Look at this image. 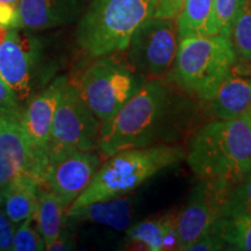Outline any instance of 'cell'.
Segmentation results:
<instances>
[{
    "instance_id": "27",
    "label": "cell",
    "mask_w": 251,
    "mask_h": 251,
    "mask_svg": "<svg viewBox=\"0 0 251 251\" xmlns=\"http://www.w3.org/2000/svg\"><path fill=\"white\" fill-rule=\"evenodd\" d=\"M14 233L15 224L8 219L0 203V251L11 250Z\"/></svg>"
},
{
    "instance_id": "33",
    "label": "cell",
    "mask_w": 251,
    "mask_h": 251,
    "mask_svg": "<svg viewBox=\"0 0 251 251\" xmlns=\"http://www.w3.org/2000/svg\"><path fill=\"white\" fill-rule=\"evenodd\" d=\"M1 200H2V192H0V203H1Z\"/></svg>"
},
{
    "instance_id": "3",
    "label": "cell",
    "mask_w": 251,
    "mask_h": 251,
    "mask_svg": "<svg viewBox=\"0 0 251 251\" xmlns=\"http://www.w3.org/2000/svg\"><path fill=\"white\" fill-rule=\"evenodd\" d=\"M185 157L186 151L181 147L169 144L127 149L114 153L106 158L86 190L69 206L67 214L91 202L133 192L158 172L178 164Z\"/></svg>"
},
{
    "instance_id": "19",
    "label": "cell",
    "mask_w": 251,
    "mask_h": 251,
    "mask_svg": "<svg viewBox=\"0 0 251 251\" xmlns=\"http://www.w3.org/2000/svg\"><path fill=\"white\" fill-rule=\"evenodd\" d=\"M65 207L51 191L39 188V202L35 213L36 226L46 244V250L62 233Z\"/></svg>"
},
{
    "instance_id": "18",
    "label": "cell",
    "mask_w": 251,
    "mask_h": 251,
    "mask_svg": "<svg viewBox=\"0 0 251 251\" xmlns=\"http://www.w3.org/2000/svg\"><path fill=\"white\" fill-rule=\"evenodd\" d=\"M127 236L150 251L177 249L176 218L166 215L161 219L140 222L128 229Z\"/></svg>"
},
{
    "instance_id": "16",
    "label": "cell",
    "mask_w": 251,
    "mask_h": 251,
    "mask_svg": "<svg viewBox=\"0 0 251 251\" xmlns=\"http://www.w3.org/2000/svg\"><path fill=\"white\" fill-rule=\"evenodd\" d=\"M39 180L30 174L14 178L2 191V208L15 225L35 215L39 202Z\"/></svg>"
},
{
    "instance_id": "8",
    "label": "cell",
    "mask_w": 251,
    "mask_h": 251,
    "mask_svg": "<svg viewBox=\"0 0 251 251\" xmlns=\"http://www.w3.org/2000/svg\"><path fill=\"white\" fill-rule=\"evenodd\" d=\"M178 45L177 19L153 17L135 31L127 59L146 77H162L172 68Z\"/></svg>"
},
{
    "instance_id": "24",
    "label": "cell",
    "mask_w": 251,
    "mask_h": 251,
    "mask_svg": "<svg viewBox=\"0 0 251 251\" xmlns=\"http://www.w3.org/2000/svg\"><path fill=\"white\" fill-rule=\"evenodd\" d=\"M34 215L21 222L20 227L15 229L11 250L13 251H42L46 249L45 241L39 229L33 227Z\"/></svg>"
},
{
    "instance_id": "21",
    "label": "cell",
    "mask_w": 251,
    "mask_h": 251,
    "mask_svg": "<svg viewBox=\"0 0 251 251\" xmlns=\"http://www.w3.org/2000/svg\"><path fill=\"white\" fill-rule=\"evenodd\" d=\"M212 230L229 249L251 251V215L221 218Z\"/></svg>"
},
{
    "instance_id": "29",
    "label": "cell",
    "mask_w": 251,
    "mask_h": 251,
    "mask_svg": "<svg viewBox=\"0 0 251 251\" xmlns=\"http://www.w3.org/2000/svg\"><path fill=\"white\" fill-rule=\"evenodd\" d=\"M183 4L184 0H157L155 17L177 19Z\"/></svg>"
},
{
    "instance_id": "22",
    "label": "cell",
    "mask_w": 251,
    "mask_h": 251,
    "mask_svg": "<svg viewBox=\"0 0 251 251\" xmlns=\"http://www.w3.org/2000/svg\"><path fill=\"white\" fill-rule=\"evenodd\" d=\"M229 39L235 52L251 63V0H241L230 27Z\"/></svg>"
},
{
    "instance_id": "7",
    "label": "cell",
    "mask_w": 251,
    "mask_h": 251,
    "mask_svg": "<svg viewBox=\"0 0 251 251\" xmlns=\"http://www.w3.org/2000/svg\"><path fill=\"white\" fill-rule=\"evenodd\" d=\"M100 121L86 105L78 86L68 81L59 98L50 134L48 162L69 151L98 148Z\"/></svg>"
},
{
    "instance_id": "20",
    "label": "cell",
    "mask_w": 251,
    "mask_h": 251,
    "mask_svg": "<svg viewBox=\"0 0 251 251\" xmlns=\"http://www.w3.org/2000/svg\"><path fill=\"white\" fill-rule=\"evenodd\" d=\"M214 0H184L177 17L178 36L212 35V18Z\"/></svg>"
},
{
    "instance_id": "15",
    "label": "cell",
    "mask_w": 251,
    "mask_h": 251,
    "mask_svg": "<svg viewBox=\"0 0 251 251\" xmlns=\"http://www.w3.org/2000/svg\"><path fill=\"white\" fill-rule=\"evenodd\" d=\"M208 102L212 113L220 120L248 114L251 108V78L237 76L231 71Z\"/></svg>"
},
{
    "instance_id": "4",
    "label": "cell",
    "mask_w": 251,
    "mask_h": 251,
    "mask_svg": "<svg viewBox=\"0 0 251 251\" xmlns=\"http://www.w3.org/2000/svg\"><path fill=\"white\" fill-rule=\"evenodd\" d=\"M157 0H92L77 29L78 45L91 57L127 50L139 28L155 17Z\"/></svg>"
},
{
    "instance_id": "23",
    "label": "cell",
    "mask_w": 251,
    "mask_h": 251,
    "mask_svg": "<svg viewBox=\"0 0 251 251\" xmlns=\"http://www.w3.org/2000/svg\"><path fill=\"white\" fill-rule=\"evenodd\" d=\"M251 215V170L228 190L224 205V218Z\"/></svg>"
},
{
    "instance_id": "11",
    "label": "cell",
    "mask_w": 251,
    "mask_h": 251,
    "mask_svg": "<svg viewBox=\"0 0 251 251\" xmlns=\"http://www.w3.org/2000/svg\"><path fill=\"white\" fill-rule=\"evenodd\" d=\"M37 56L35 39L23 33L20 27L8 28L0 43V78L20 100L29 98L34 90Z\"/></svg>"
},
{
    "instance_id": "9",
    "label": "cell",
    "mask_w": 251,
    "mask_h": 251,
    "mask_svg": "<svg viewBox=\"0 0 251 251\" xmlns=\"http://www.w3.org/2000/svg\"><path fill=\"white\" fill-rule=\"evenodd\" d=\"M228 190L202 179L194 185L184 209L176 218L177 250H188L199 238L211 233L224 218Z\"/></svg>"
},
{
    "instance_id": "13",
    "label": "cell",
    "mask_w": 251,
    "mask_h": 251,
    "mask_svg": "<svg viewBox=\"0 0 251 251\" xmlns=\"http://www.w3.org/2000/svg\"><path fill=\"white\" fill-rule=\"evenodd\" d=\"M33 153L21 122L0 121V192L14 178L33 171Z\"/></svg>"
},
{
    "instance_id": "28",
    "label": "cell",
    "mask_w": 251,
    "mask_h": 251,
    "mask_svg": "<svg viewBox=\"0 0 251 251\" xmlns=\"http://www.w3.org/2000/svg\"><path fill=\"white\" fill-rule=\"evenodd\" d=\"M226 248V244L222 238L214 231L206 234L205 236L194 242L192 246L188 248L187 251H213V250H222Z\"/></svg>"
},
{
    "instance_id": "5",
    "label": "cell",
    "mask_w": 251,
    "mask_h": 251,
    "mask_svg": "<svg viewBox=\"0 0 251 251\" xmlns=\"http://www.w3.org/2000/svg\"><path fill=\"white\" fill-rule=\"evenodd\" d=\"M237 55L229 37L218 35L179 39L168 80L197 98L208 101L234 70Z\"/></svg>"
},
{
    "instance_id": "10",
    "label": "cell",
    "mask_w": 251,
    "mask_h": 251,
    "mask_svg": "<svg viewBox=\"0 0 251 251\" xmlns=\"http://www.w3.org/2000/svg\"><path fill=\"white\" fill-rule=\"evenodd\" d=\"M69 79L59 76L50 83L42 92L28 102L21 119L25 131L29 141L33 153V171L31 175L43 184L47 165H48V148L52 121L57 108L59 98Z\"/></svg>"
},
{
    "instance_id": "2",
    "label": "cell",
    "mask_w": 251,
    "mask_h": 251,
    "mask_svg": "<svg viewBox=\"0 0 251 251\" xmlns=\"http://www.w3.org/2000/svg\"><path fill=\"white\" fill-rule=\"evenodd\" d=\"M174 108L170 90L161 80H149L100 127L98 148L102 158L122 150L149 147L168 126Z\"/></svg>"
},
{
    "instance_id": "1",
    "label": "cell",
    "mask_w": 251,
    "mask_h": 251,
    "mask_svg": "<svg viewBox=\"0 0 251 251\" xmlns=\"http://www.w3.org/2000/svg\"><path fill=\"white\" fill-rule=\"evenodd\" d=\"M186 161L198 179L233 187L251 170V120L243 115L202 126L190 141Z\"/></svg>"
},
{
    "instance_id": "6",
    "label": "cell",
    "mask_w": 251,
    "mask_h": 251,
    "mask_svg": "<svg viewBox=\"0 0 251 251\" xmlns=\"http://www.w3.org/2000/svg\"><path fill=\"white\" fill-rule=\"evenodd\" d=\"M118 54L96 57L84 71L78 87L100 122L111 119L147 81L144 75Z\"/></svg>"
},
{
    "instance_id": "26",
    "label": "cell",
    "mask_w": 251,
    "mask_h": 251,
    "mask_svg": "<svg viewBox=\"0 0 251 251\" xmlns=\"http://www.w3.org/2000/svg\"><path fill=\"white\" fill-rule=\"evenodd\" d=\"M24 109L14 91L0 78V121L21 122Z\"/></svg>"
},
{
    "instance_id": "32",
    "label": "cell",
    "mask_w": 251,
    "mask_h": 251,
    "mask_svg": "<svg viewBox=\"0 0 251 251\" xmlns=\"http://www.w3.org/2000/svg\"><path fill=\"white\" fill-rule=\"evenodd\" d=\"M246 115H248V118H249L251 120V108L249 109V112H248V114H246Z\"/></svg>"
},
{
    "instance_id": "14",
    "label": "cell",
    "mask_w": 251,
    "mask_h": 251,
    "mask_svg": "<svg viewBox=\"0 0 251 251\" xmlns=\"http://www.w3.org/2000/svg\"><path fill=\"white\" fill-rule=\"evenodd\" d=\"M15 8L20 28L48 29L71 23L78 13V0H20Z\"/></svg>"
},
{
    "instance_id": "31",
    "label": "cell",
    "mask_w": 251,
    "mask_h": 251,
    "mask_svg": "<svg viewBox=\"0 0 251 251\" xmlns=\"http://www.w3.org/2000/svg\"><path fill=\"white\" fill-rule=\"evenodd\" d=\"M19 1H20V0H0V2H2V4L13 6V7H17Z\"/></svg>"
},
{
    "instance_id": "25",
    "label": "cell",
    "mask_w": 251,
    "mask_h": 251,
    "mask_svg": "<svg viewBox=\"0 0 251 251\" xmlns=\"http://www.w3.org/2000/svg\"><path fill=\"white\" fill-rule=\"evenodd\" d=\"M241 0H214L212 18V35L229 37L230 27Z\"/></svg>"
},
{
    "instance_id": "17",
    "label": "cell",
    "mask_w": 251,
    "mask_h": 251,
    "mask_svg": "<svg viewBox=\"0 0 251 251\" xmlns=\"http://www.w3.org/2000/svg\"><path fill=\"white\" fill-rule=\"evenodd\" d=\"M65 216L71 221H92L115 230H126L133 218V200L124 196L100 200Z\"/></svg>"
},
{
    "instance_id": "12",
    "label": "cell",
    "mask_w": 251,
    "mask_h": 251,
    "mask_svg": "<svg viewBox=\"0 0 251 251\" xmlns=\"http://www.w3.org/2000/svg\"><path fill=\"white\" fill-rule=\"evenodd\" d=\"M99 164V156L92 151H69L48 162L43 184L68 208L89 186Z\"/></svg>"
},
{
    "instance_id": "30",
    "label": "cell",
    "mask_w": 251,
    "mask_h": 251,
    "mask_svg": "<svg viewBox=\"0 0 251 251\" xmlns=\"http://www.w3.org/2000/svg\"><path fill=\"white\" fill-rule=\"evenodd\" d=\"M74 242H72V238L70 235L67 233L59 234V236L56 238V240L52 242L50 246L47 248V250L49 251H67V250H72L74 249Z\"/></svg>"
}]
</instances>
